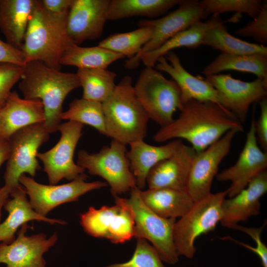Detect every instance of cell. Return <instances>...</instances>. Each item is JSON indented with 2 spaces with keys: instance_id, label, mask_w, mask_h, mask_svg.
Here are the masks:
<instances>
[{
  "instance_id": "cell-1",
  "label": "cell",
  "mask_w": 267,
  "mask_h": 267,
  "mask_svg": "<svg viewBox=\"0 0 267 267\" xmlns=\"http://www.w3.org/2000/svg\"><path fill=\"white\" fill-rule=\"evenodd\" d=\"M233 129L242 133L244 131L242 123L221 105L190 100L183 104L178 117L161 127L153 139L159 143L183 139L197 152L205 149Z\"/></svg>"
},
{
  "instance_id": "cell-2",
  "label": "cell",
  "mask_w": 267,
  "mask_h": 267,
  "mask_svg": "<svg viewBox=\"0 0 267 267\" xmlns=\"http://www.w3.org/2000/svg\"><path fill=\"white\" fill-rule=\"evenodd\" d=\"M23 67L19 89L24 98L42 101L44 125L49 134L54 133L61 124L64 99L80 87L79 78L76 73L62 72L39 61L27 62Z\"/></svg>"
},
{
  "instance_id": "cell-3",
  "label": "cell",
  "mask_w": 267,
  "mask_h": 267,
  "mask_svg": "<svg viewBox=\"0 0 267 267\" xmlns=\"http://www.w3.org/2000/svg\"><path fill=\"white\" fill-rule=\"evenodd\" d=\"M68 14H52L35 0L21 48L26 63L39 61L60 70V59L73 43L67 30Z\"/></svg>"
},
{
  "instance_id": "cell-4",
  "label": "cell",
  "mask_w": 267,
  "mask_h": 267,
  "mask_svg": "<svg viewBox=\"0 0 267 267\" xmlns=\"http://www.w3.org/2000/svg\"><path fill=\"white\" fill-rule=\"evenodd\" d=\"M102 105L107 136L126 145L146 137L149 118L136 97L131 76L123 77Z\"/></svg>"
},
{
  "instance_id": "cell-5",
  "label": "cell",
  "mask_w": 267,
  "mask_h": 267,
  "mask_svg": "<svg viewBox=\"0 0 267 267\" xmlns=\"http://www.w3.org/2000/svg\"><path fill=\"white\" fill-rule=\"evenodd\" d=\"M134 87L136 97L149 119L161 127L171 123L174 113L182 107L177 84L172 79H166L154 67H145Z\"/></svg>"
},
{
  "instance_id": "cell-6",
  "label": "cell",
  "mask_w": 267,
  "mask_h": 267,
  "mask_svg": "<svg viewBox=\"0 0 267 267\" xmlns=\"http://www.w3.org/2000/svg\"><path fill=\"white\" fill-rule=\"evenodd\" d=\"M227 195L226 190L211 193L194 201L183 216L176 221L174 227L173 239L179 256L188 259L194 257L196 248L195 241L200 235L214 230L222 217V203Z\"/></svg>"
},
{
  "instance_id": "cell-7",
  "label": "cell",
  "mask_w": 267,
  "mask_h": 267,
  "mask_svg": "<svg viewBox=\"0 0 267 267\" xmlns=\"http://www.w3.org/2000/svg\"><path fill=\"white\" fill-rule=\"evenodd\" d=\"M126 144L112 139L109 146H104L96 153L80 150L77 164L91 175L103 178L110 186L114 197L130 191L136 187L127 156Z\"/></svg>"
},
{
  "instance_id": "cell-8",
  "label": "cell",
  "mask_w": 267,
  "mask_h": 267,
  "mask_svg": "<svg viewBox=\"0 0 267 267\" xmlns=\"http://www.w3.org/2000/svg\"><path fill=\"white\" fill-rule=\"evenodd\" d=\"M137 187L125 198L134 220V237L149 241L162 261L170 265L178 261L173 239L176 219L162 218L150 210L141 199Z\"/></svg>"
},
{
  "instance_id": "cell-9",
  "label": "cell",
  "mask_w": 267,
  "mask_h": 267,
  "mask_svg": "<svg viewBox=\"0 0 267 267\" xmlns=\"http://www.w3.org/2000/svg\"><path fill=\"white\" fill-rule=\"evenodd\" d=\"M44 123L31 125L15 132L9 138L10 151L3 176L4 185L11 190L20 184L25 173L32 178L41 167L37 159L39 147L49 138Z\"/></svg>"
},
{
  "instance_id": "cell-10",
  "label": "cell",
  "mask_w": 267,
  "mask_h": 267,
  "mask_svg": "<svg viewBox=\"0 0 267 267\" xmlns=\"http://www.w3.org/2000/svg\"><path fill=\"white\" fill-rule=\"evenodd\" d=\"M115 205L90 207L80 215V223L89 235L123 243L134 237V220L125 198L115 197Z\"/></svg>"
},
{
  "instance_id": "cell-11",
  "label": "cell",
  "mask_w": 267,
  "mask_h": 267,
  "mask_svg": "<svg viewBox=\"0 0 267 267\" xmlns=\"http://www.w3.org/2000/svg\"><path fill=\"white\" fill-rule=\"evenodd\" d=\"M88 176L83 173L70 182L60 184H44L25 174L19 179V183L29 196L30 204L39 214L46 217L55 207L65 203L75 202L87 192L106 186V182H86Z\"/></svg>"
},
{
  "instance_id": "cell-12",
  "label": "cell",
  "mask_w": 267,
  "mask_h": 267,
  "mask_svg": "<svg viewBox=\"0 0 267 267\" xmlns=\"http://www.w3.org/2000/svg\"><path fill=\"white\" fill-rule=\"evenodd\" d=\"M83 128V124L74 121L60 124L58 131L61 136L57 143L47 151L38 152L37 158L43 163L49 184H56L63 178L72 181L84 173L85 170L74 161L75 148Z\"/></svg>"
},
{
  "instance_id": "cell-13",
  "label": "cell",
  "mask_w": 267,
  "mask_h": 267,
  "mask_svg": "<svg viewBox=\"0 0 267 267\" xmlns=\"http://www.w3.org/2000/svg\"><path fill=\"white\" fill-rule=\"evenodd\" d=\"M205 77L216 89L219 104L241 123L245 122L251 105L267 98V81L263 79L246 82L235 79L230 74Z\"/></svg>"
},
{
  "instance_id": "cell-14",
  "label": "cell",
  "mask_w": 267,
  "mask_h": 267,
  "mask_svg": "<svg viewBox=\"0 0 267 267\" xmlns=\"http://www.w3.org/2000/svg\"><path fill=\"white\" fill-rule=\"evenodd\" d=\"M238 129L227 132L205 149L196 152L190 170L186 191L194 201L211 193L213 179L218 174L220 164L230 150Z\"/></svg>"
},
{
  "instance_id": "cell-15",
  "label": "cell",
  "mask_w": 267,
  "mask_h": 267,
  "mask_svg": "<svg viewBox=\"0 0 267 267\" xmlns=\"http://www.w3.org/2000/svg\"><path fill=\"white\" fill-rule=\"evenodd\" d=\"M208 16L200 1L181 0L178 8L166 16L154 20H147L153 28L152 37L138 55L126 61L125 67L129 69L135 68L138 65L137 59L140 54L158 48L178 33L188 29L196 22L206 18Z\"/></svg>"
},
{
  "instance_id": "cell-16",
  "label": "cell",
  "mask_w": 267,
  "mask_h": 267,
  "mask_svg": "<svg viewBox=\"0 0 267 267\" xmlns=\"http://www.w3.org/2000/svg\"><path fill=\"white\" fill-rule=\"evenodd\" d=\"M30 227L22 225L9 244L0 243V264L6 267H47L43 255L58 240L56 232L47 238L44 233L26 235Z\"/></svg>"
},
{
  "instance_id": "cell-17",
  "label": "cell",
  "mask_w": 267,
  "mask_h": 267,
  "mask_svg": "<svg viewBox=\"0 0 267 267\" xmlns=\"http://www.w3.org/2000/svg\"><path fill=\"white\" fill-rule=\"evenodd\" d=\"M254 121L253 118L244 147L236 163L216 177L219 181L231 182L230 186L226 189L229 198L238 194L254 178L267 170V152L262 150L258 144Z\"/></svg>"
},
{
  "instance_id": "cell-18",
  "label": "cell",
  "mask_w": 267,
  "mask_h": 267,
  "mask_svg": "<svg viewBox=\"0 0 267 267\" xmlns=\"http://www.w3.org/2000/svg\"><path fill=\"white\" fill-rule=\"evenodd\" d=\"M110 0H74L67 16V30L78 45L99 38L107 19Z\"/></svg>"
},
{
  "instance_id": "cell-19",
  "label": "cell",
  "mask_w": 267,
  "mask_h": 267,
  "mask_svg": "<svg viewBox=\"0 0 267 267\" xmlns=\"http://www.w3.org/2000/svg\"><path fill=\"white\" fill-rule=\"evenodd\" d=\"M195 150L183 142L170 157L162 160L149 171L146 178L148 188H170L186 191Z\"/></svg>"
},
{
  "instance_id": "cell-20",
  "label": "cell",
  "mask_w": 267,
  "mask_h": 267,
  "mask_svg": "<svg viewBox=\"0 0 267 267\" xmlns=\"http://www.w3.org/2000/svg\"><path fill=\"white\" fill-rule=\"evenodd\" d=\"M154 68L168 74L176 82L180 89L182 104L190 100L210 101L219 104L217 92L212 85L206 78L194 76L189 73L173 51L160 57Z\"/></svg>"
},
{
  "instance_id": "cell-21",
  "label": "cell",
  "mask_w": 267,
  "mask_h": 267,
  "mask_svg": "<svg viewBox=\"0 0 267 267\" xmlns=\"http://www.w3.org/2000/svg\"><path fill=\"white\" fill-rule=\"evenodd\" d=\"M267 192V171L254 178L238 194L224 198L221 205V224L231 228L241 222H246L260 213L261 197Z\"/></svg>"
},
{
  "instance_id": "cell-22",
  "label": "cell",
  "mask_w": 267,
  "mask_h": 267,
  "mask_svg": "<svg viewBox=\"0 0 267 267\" xmlns=\"http://www.w3.org/2000/svg\"><path fill=\"white\" fill-rule=\"evenodd\" d=\"M44 121L40 100L22 98L16 91H11L0 107V136L8 139L19 130Z\"/></svg>"
},
{
  "instance_id": "cell-23",
  "label": "cell",
  "mask_w": 267,
  "mask_h": 267,
  "mask_svg": "<svg viewBox=\"0 0 267 267\" xmlns=\"http://www.w3.org/2000/svg\"><path fill=\"white\" fill-rule=\"evenodd\" d=\"M11 198L5 202L3 208L8 212L6 219L0 223V242L9 244L15 238V234L22 225L31 221H44L51 224H66L61 220L43 216L31 207L24 187L20 185L12 190Z\"/></svg>"
},
{
  "instance_id": "cell-24",
  "label": "cell",
  "mask_w": 267,
  "mask_h": 267,
  "mask_svg": "<svg viewBox=\"0 0 267 267\" xmlns=\"http://www.w3.org/2000/svg\"><path fill=\"white\" fill-rule=\"evenodd\" d=\"M182 143L181 139L170 140L167 143L155 146L143 140L129 144L127 156L136 183V187L143 190L146 184L147 175L151 169L162 160L170 157Z\"/></svg>"
},
{
  "instance_id": "cell-25",
  "label": "cell",
  "mask_w": 267,
  "mask_h": 267,
  "mask_svg": "<svg viewBox=\"0 0 267 267\" xmlns=\"http://www.w3.org/2000/svg\"><path fill=\"white\" fill-rule=\"evenodd\" d=\"M35 0H0V30L6 43L21 50Z\"/></svg>"
},
{
  "instance_id": "cell-26",
  "label": "cell",
  "mask_w": 267,
  "mask_h": 267,
  "mask_svg": "<svg viewBox=\"0 0 267 267\" xmlns=\"http://www.w3.org/2000/svg\"><path fill=\"white\" fill-rule=\"evenodd\" d=\"M145 204L158 216L166 219L181 218L194 201L187 191L170 188H148L140 191Z\"/></svg>"
},
{
  "instance_id": "cell-27",
  "label": "cell",
  "mask_w": 267,
  "mask_h": 267,
  "mask_svg": "<svg viewBox=\"0 0 267 267\" xmlns=\"http://www.w3.org/2000/svg\"><path fill=\"white\" fill-rule=\"evenodd\" d=\"M222 21L220 14L215 13L205 22L197 21L188 29L170 38L158 48L140 54L137 62L139 63L141 60L145 67H154L160 57L165 56L173 49L181 47L196 48L202 45L206 31Z\"/></svg>"
},
{
  "instance_id": "cell-28",
  "label": "cell",
  "mask_w": 267,
  "mask_h": 267,
  "mask_svg": "<svg viewBox=\"0 0 267 267\" xmlns=\"http://www.w3.org/2000/svg\"><path fill=\"white\" fill-rule=\"evenodd\" d=\"M225 70H235L255 74L267 81V54L254 53L235 55L221 53L203 69L205 76L219 74Z\"/></svg>"
},
{
  "instance_id": "cell-29",
  "label": "cell",
  "mask_w": 267,
  "mask_h": 267,
  "mask_svg": "<svg viewBox=\"0 0 267 267\" xmlns=\"http://www.w3.org/2000/svg\"><path fill=\"white\" fill-rule=\"evenodd\" d=\"M181 0H110L107 20H119L133 16L149 18L166 13Z\"/></svg>"
},
{
  "instance_id": "cell-30",
  "label": "cell",
  "mask_w": 267,
  "mask_h": 267,
  "mask_svg": "<svg viewBox=\"0 0 267 267\" xmlns=\"http://www.w3.org/2000/svg\"><path fill=\"white\" fill-rule=\"evenodd\" d=\"M124 58L120 54L99 45L82 47L72 43L63 54L60 64L78 69H107L111 63Z\"/></svg>"
},
{
  "instance_id": "cell-31",
  "label": "cell",
  "mask_w": 267,
  "mask_h": 267,
  "mask_svg": "<svg viewBox=\"0 0 267 267\" xmlns=\"http://www.w3.org/2000/svg\"><path fill=\"white\" fill-rule=\"evenodd\" d=\"M202 45H208L222 53L247 55L254 53L267 54V47L250 43L230 35L222 21L209 28L205 32Z\"/></svg>"
},
{
  "instance_id": "cell-32",
  "label": "cell",
  "mask_w": 267,
  "mask_h": 267,
  "mask_svg": "<svg viewBox=\"0 0 267 267\" xmlns=\"http://www.w3.org/2000/svg\"><path fill=\"white\" fill-rule=\"evenodd\" d=\"M153 28L147 19L139 22V28L128 32L115 33L99 42V46L123 55L128 59L138 55L151 39Z\"/></svg>"
},
{
  "instance_id": "cell-33",
  "label": "cell",
  "mask_w": 267,
  "mask_h": 267,
  "mask_svg": "<svg viewBox=\"0 0 267 267\" xmlns=\"http://www.w3.org/2000/svg\"><path fill=\"white\" fill-rule=\"evenodd\" d=\"M76 74L83 89L82 98L102 103L116 86V74L107 69H78Z\"/></svg>"
},
{
  "instance_id": "cell-34",
  "label": "cell",
  "mask_w": 267,
  "mask_h": 267,
  "mask_svg": "<svg viewBox=\"0 0 267 267\" xmlns=\"http://www.w3.org/2000/svg\"><path fill=\"white\" fill-rule=\"evenodd\" d=\"M61 119L86 124L107 136L105 121L102 103L84 98L74 99L69 108L63 112Z\"/></svg>"
},
{
  "instance_id": "cell-35",
  "label": "cell",
  "mask_w": 267,
  "mask_h": 267,
  "mask_svg": "<svg viewBox=\"0 0 267 267\" xmlns=\"http://www.w3.org/2000/svg\"><path fill=\"white\" fill-rule=\"evenodd\" d=\"M200 2L208 15L237 12L253 18L258 15L264 3L262 0H203Z\"/></svg>"
},
{
  "instance_id": "cell-36",
  "label": "cell",
  "mask_w": 267,
  "mask_h": 267,
  "mask_svg": "<svg viewBox=\"0 0 267 267\" xmlns=\"http://www.w3.org/2000/svg\"><path fill=\"white\" fill-rule=\"evenodd\" d=\"M106 267H165L158 253L148 241L137 239L134 252L127 262L114 264Z\"/></svg>"
},
{
  "instance_id": "cell-37",
  "label": "cell",
  "mask_w": 267,
  "mask_h": 267,
  "mask_svg": "<svg viewBox=\"0 0 267 267\" xmlns=\"http://www.w3.org/2000/svg\"><path fill=\"white\" fill-rule=\"evenodd\" d=\"M238 36L250 37L262 45L267 44V1L264 0L262 8L254 20L245 26L237 29Z\"/></svg>"
},
{
  "instance_id": "cell-38",
  "label": "cell",
  "mask_w": 267,
  "mask_h": 267,
  "mask_svg": "<svg viewBox=\"0 0 267 267\" xmlns=\"http://www.w3.org/2000/svg\"><path fill=\"white\" fill-rule=\"evenodd\" d=\"M23 67L8 63H0V107L15 84L20 79Z\"/></svg>"
},
{
  "instance_id": "cell-39",
  "label": "cell",
  "mask_w": 267,
  "mask_h": 267,
  "mask_svg": "<svg viewBox=\"0 0 267 267\" xmlns=\"http://www.w3.org/2000/svg\"><path fill=\"white\" fill-rule=\"evenodd\" d=\"M265 221L262 226L260 227H246L235 224L231 227V229L238 230L246 233L250 236L255 242L256 247H253L244 242L233 239L230 237L227 239L234 241L237 244L246 248L255 253L260 258L263 267H267V247L261 239V234L263 230L266 225Z\"/></svg>"
},
{
  "instance_id": "cell-40",
  "label": "cell",
  "mask_w": 267,
  "mask_h": 267,
  "mask_svg": "<svg viewBox=\"0 0 267 267\" xmlns=\"http://www.w3.org/2000/svg\"><path fill=\"white\" fill-rule=\"evenodd\" d=\"M259 103L260 114L258 119L254 121L256 138L261 149L267 152V98Z\"/></svg>"
},
{
  "instance_id": "cell-41",
  "label": "cell",
  "mask_w": 267,
  "mask_h": 267,
  "mask_svg": "<svg viewBox=\"0 0 267 267\" xmlns=\"http://www.w3.org/2000/svg\"><path fill=\"white\" fill-rule=\"evenodd\" d=\"M0 63H8L23 67L25 64L21 50L16 48L0 39Z\"/></svg>"
},
{
  "instance_id": "cell-42",
  "label": "cell",
  "mask_w": 267,
  "mask_h": 267,
  "mask_svg": "<svg viewBox=\"0 0 267 267\" xmlns=\"http://www.w3.org/2000/svg\"><path fill=\"white\" fill-rule=\"evenodd\" d=\"M44 8L48 12L57 15L68 13L74 0H41Z\"/></svg>"
},
{
  "instance_id": "cell-43",
  "label": "cell",
  "mask_w": 267,
  "mask_h": 267,
  "mask_svg": "<svg viewBox=\"0 0 267 267\" xmlns=\"http://www.w3.org/2000/svg\"><path fill=\"white\" fill-rule=\"evenodd\" d=\"M10 151L8 139L0 136V167L7 161Z\"/></svg>"
},
{
  "instance_id": "cell-44",
  "label": "cell",
  "mask_w": 267,
  "mask_h": 267,
  "mask_svg": "<svg viewBox=\"0 0 267 267\" xmlns=\"http://www.w3.org/2000/svg\"><path fill=\"white\" fill-rule=\"evenodd\" d=\"M11 191L12 190L10 188L5 185L0 188V223L1 222L2 208L10 196Z\"/></svg>"
}]
</instances>
